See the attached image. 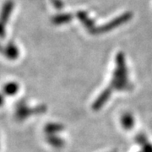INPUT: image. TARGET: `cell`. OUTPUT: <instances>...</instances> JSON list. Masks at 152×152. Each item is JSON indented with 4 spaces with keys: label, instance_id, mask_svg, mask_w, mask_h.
Instances as JSON below:
<instances>
[{
    "label": "cell",
    "instance_id": "obj_5",
    "mask_svg": "<svg viewBox=\"0 0 152 152\" xmlns=\"http://www.w3.org/2000/svg\"><path fill=\"white\" fill-rule=\"evenodd\" d=\"M19 90V86L15 82H10L4 86V93L7 96H14Z\"/></svg>",
    "mask_w": 152,
    "mask_h": 152
},
{
    "label": "cell",
    "instance_id": "obj_8",
    "mask_svg": "<svg viewBox=\"0 0 152 152\" xmlns=\"http://www.w3.org/2000/svg\"><path fill=\"white\" fill-rule=\"evenodd\" d=\"M48 143L51 144L54 147H61L63 146L64 145V140L62 139H59V138H57L56 136L54 135H50V137L48 138Z\"/></svg>",
    "mask_w": 152,
    "mask_h": 152
},
{
    "label": "cell",
    "instance_id": "obj_9",
    "mask_svg": "<svg viewBox=\"0 0 152 152\" xmlns=\"http://www.w3.org/2000/svg\"><path fill=\"white\" fill-rule=\"evenodd\" d=\"M4 96L0 94V106H2L3 105V103H4Z\"/></svg>",
    "mask_w": 152,
    "mask_h": 152
},
{
    "label": "cell",
    "instance_id": "obj_10",
    "mask_svg": "<svg viewBox=\"0 0 152 152\" xmlns=\"http://www.w3.org/2000/svg\"><path fill=\"white\" fill-rule=\"evenodd\" d=\"M3 51H4V48H2V46L0 45V52H1V53H3Z\"/></svg>",
    "mask_w": 152,
    "mask_h": 152
},
{
    "label": "cell",
    "instance_id": "obj_6",
    "mask_svg": "<svg viewBox=\"0 0 152 152\" xmlns=\"http://www.w3.org/2000/svg\"><path fill=\"white\" fill-rule=\"evenodd\" d=\"M136 140H138V143H140L144 148L143 152H152V145L147 141L146 138L143 134H139Z\"/></svg>",
    "mask_w": 152,
    "mask_h": 152
},
{
    "label": "cell",
    "instance_id": "obj_3",
    "mask_svg": "<svg viewBox=\"0 0 152 152\" xmlns=\"http://www.w3.org/2000/svg\"><path fill=\"white\" fill-rule=\"evenodd\" d=\"M3 53L10 59H15L19 56V49L14 42H10L4 48Z\"/></svg>",
    "mask_w": 152,
    "mask_h": 152
},
{
    "label": "cell",
    "instance_id": "obj_1",
    "mask_svg": "<svg viewBox=\"0 0 152 152\" xmlns=\"http://www.w3.org/2000/svg\"><path fill=\"white\" fill-rule=\"evenodd\" d=\"M15 8L13 0H7L2 6L0 11V38L5 37V26L11 16V13Z\"/></svg>",
    "mask_w": 152,
    "mask_h": 152
},
{
    "label": "cell",
    "instance_id": "obj_4",
    "mask_svg": "<svg viewBox=\"0 0 152 152\" xmlns=\"http://www.w3.org/2000/svg\"><path fill=\"white\" fill-rule=\"evenodd\" d=\"M121 123L123 127L125 129H131L133 128V126L134 124V118L130 113H124L122 116V118H121Z\"/></svg>",
    "mask_w": 152,
    "mask_h": 152
},
{
    "label": "cell",
    "instance_id": "obj_2",
    "mask_svg": "<svg viewBox=\"0 0 152 152\" xmlns=\"http://www.w3.org/2000/svg\"><path fill=\"white\" fill-rule=\"evenodd\" d=\"M42 110H44V108H42V107H39L37 109H30L26 105L25 102H20L19 105H18V107H17L16 115L19 119H24L27 116H29V114L31 113V112H33V113H42Z\"/></svg>",
    "mask_w": 152,
    "mask_h": 152
},
{
    "label": "cell",
    "instance_id": "obj_7",
    "mask_svg": "<svg viewBox=\"0 0 152 152\" xmlns=\"http://www.w3.org/2000/svg\"><path fill=\"white\" fill-rule=\"evenodd\" d=\"M63 129L62 125L58 124H50L46 127V133L48 134L49 135H53V134H56L57 132H59Z\"/></svg>",
    "mask_w": 152,
    "mask_h": 152
}]
</instances>
